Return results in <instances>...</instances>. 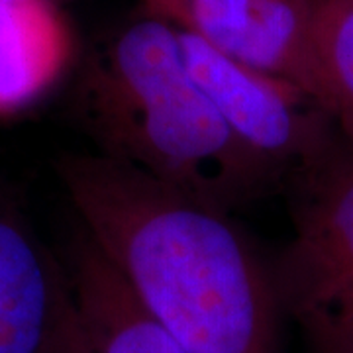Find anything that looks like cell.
I'll return each instance as SVG.
<instances>
[{
  "label": "cell",
  "mask_w": 353,
  "mask_h": 353,
  "mask_svg": "<svg viewBox=\"0 0 353 353\" xmlns=\"http://www.w3.org/2000/svg\"><path fill=\"white\" fill-rule=\"evenodd\" d=\"M152 16L322 104L310 0H145Z\"/></svg>",
  "instance_id": "5"
},
{
  "label": "cell",
  "mask_w": 353,
  "mask_h": 353,
  "mask_svg": "<svg viewBox=\"0 0 353 353\" xmlns=\"http://www.w3.org/2000/svg\"><path fill=\"white\" fill-rule=\"evenodd\" d=\"M292 238L271 265L306 353H353V141L338 136L290 176Z\"/></svg>",
  "instance_id": "3"
},
{
  "label": "cell",
  "mask_w": 353,
  "mask_h": 353,
  "mask_svg": "<svg viewBox=\"0 0 353 353\" xmlns=\"http://www.w3.org/2000/svg\"><path fill=\"white\" fill-rule=\"evenodd\" d=\"M77 108L102 155L226 212L279 183L228 130L190 73L179 30L157 16L120 32Z\"/></svg>",
  "instance_id": "2"
},
{
  "label": "cell",
  "mask_w": 353,
  "mask_h": 353,
  "mask_svg": "<svg viewBox=\"0 0 353 353\" xmlns=\"http://www.w3.org/2000/svg\"><path fill=\"white\" fill-rule=\"evenodd\" d=\"M69 57L71 34L51 0H0V116L38 102Z\"/></svg>",
  "instance_id": "8"
},
{
  "label": "cell",
  "mask_w": 353,
  "mask_h": 353,
  "mask_svg": "<svg viewBox=\"0 0 353 353\" xmlns=\"http://www.w3.org/2000/svg\"><path fill=\"white\" fill-rule=\"evenodd\" d=\"M71 306L65 267L0 189V353H48Z\"/></svg>",
  "instance_id": "6"
},
{
  "label": "cell",
  "mask_w": 353,
  "mask_h": 353,
  "mask_svg": "<svg viewBox=\"0 0 353 353\" xmlns=\"http://www.w3.org/2000/svg\"><path fill=\"white\" fill-rule=\"evenodd\" d=\"M48 353H94L83 330L81 318L77 314L75 301H73V306L67 310Z\"/></svg>",
  "instance_id": "10"
},
{
  "label": "cell",
  "mask_w": 353,
  "mask_h": 353,
  "mask_svg": "<svg viewBox=\"0 0 353 353\" xmlns=\"http://www.w3.org/2000/svg\"><path fill=\"white\" fill-rule=\"evenodd\" d=\"M77 314L94 353H187L134 299L81 232L65 265Z\"/></svg>",
  "instance_id": "7"
},
{
  "label": "cell",
  "mask_w": 353,
  "mask_h": 353,
  "mask_svg": "<svg viewBox=\"0 0 353 353\" xmlns=\"http://www.w3.org/2000/svg\"><path fill=\"white\" fill-rule=\"evenodd\" d=\"M322 106L353 141V0H310Z\"/></svg>",
  "instance_id": "9"
},
{
  "label": "cell",
  "mask_w": 353,
  "mask_h": 353,
  "mask_svg": "<svg viewBox=\"0 0 353 353\" xmlns=\"http://www.w3.org/2000/svg\"><path fill=\"white\" fill-rule=\"evenodd\" d=\"M57 171L81 232L185 352L281 353L271 265L230 212L102 153Z\"/></svg>",
  "instance_id": "1"
},
{
  "label": "cell",
  "mask_w": 353,
  "mask_h": 353,
  "mask_svg": "<svg viewBox=\"0 0 353 353\" xmlns=\"http://www.w3.org/2000/svg\"><path fill=\"white\" fill-rule=\"evenodd\" d=\"M179 30V28H176ZM194 81L248 152L277 176H292L326 152L338 124L306 90L257 71L179 30Z\"/></svg>",
  "instance_id": "4"
}]
</instances>
